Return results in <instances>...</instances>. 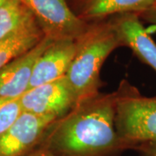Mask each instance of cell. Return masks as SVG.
I'll return each instance as SVG.
<instances>
[{
    "label": "cell",
    "mask_w": 156,
    "mask_h": 156,
    "mask_svg": "<svg viewBox=\"0 0 156 156\" xmlns=\"http://www.w3.org/2000/svg\"><path fill=\"white\" fill-rule=\"evenodd\" d=\"M115 91L81 101L48 128L39 147L55 156H116L126 150L115 130Z\"/></svg>",
    "instance_id": "6da1fadb"
},
{
    "label": "cell",
    "mask_w": 156,
    "mask_h": 156,
    "mask_svg": "<svg viewBox=\"0 0 156 156\" xmlns=\"http://www.w3.org/2000/svg\"><path fill=\"white\" fill-rule=\"evenodd\" d=\"M76 44L75 56L65 77L77 103L100 93L101 67L122 44L111 21L89 23L87 30L76 39Z\"/></svg>",
    "instance_id": "7a4b0ae2"
},
{
    "label": "cell",
    "mask_w": 156,
    "mask_h": 156,
    "mask_svg": "<svg viewBox=\"0 0 156 156\" xmlns=\"http://www.w3.org/2000/svg\"><path fill=\"white\" fill-rule=\"evenodd\" d=\"M115 95V130L126 150L156 142V97L142 95L124 79Z\"/></svg>",
    "instance_id": "3957f363"
},
{
    "label": "cell",
    "mask_w": 156,
    "mask_h": 156,
    "mask_svg": "<svg viewBox=\"0 0 156 156\" xmlns=\"http://www.w3.org/2000/svg\"><path fill=\"white\" fill-rule=\"evenodd\" d=\"M32 11L44 37L53 40L76 39L89 28L70 9L67 0H22Z\"/></svg>",
    "instance_id": "277c9868"
},
{
    "label": "cell",
    "mask_w": 156,
    "mask_h": 156,
    "mask_svg": "<svg viewBox=\"0 0 156 156\" xmlns=\"http://www.w3.org/2000/svg\"><path fill=\"white\" fill-rule=\"evenodd\" d=\"M18 101L22 112L56 120L65 116L76 104L65 76L28 89Z\"/></svg>",
    "instance_id": "5b68a950"
},
{
    "label": "cell",
    "mask_w": 156,
    "mask_h": 156,
    "mask_svg": "<svg viewBox=\"0 0 156 156\" xmlns=\"http://www.w3.org/2000/svg\"><path fill=\"white\" fill-rule=\"evenodd\" d=\"M54 117L22 112L0 135V156H28L38 149Z\"/></svg>",
    "instance_id": "8992f818"
},
{
    "label": "cell",
    "mask_w": 156,
    "mask_h": 156,
    "mask_svg": "<svg viewBox=\"0 0 156 156\" xmlns=\"http://www.w3.org/2000/svg\"><path fill=\"white\" fill-rule=\"evenodd\" d=\"M52 41L54 40L44 37L35 47L0 70V99L17 100L28 90L36 62Z\"/></svg>",
    "instance_id": "52a82bcc"
},
{
    "label": "cell",
    "mask_w": 156,
    "mask_h": 156,
    "mask_svg": "<svg viewBox=\"0 0 156 156\" xmlns=\"http://www.w3.org/2000/svg\"><path fill=\"white\" fill-rule=\"evenodd\" d=\"M76 47V39L52 41L36 62L29 89L64 77L74 59Z\"/></svg>",
    "instance_id": "ba28073f"
},
{
    "label": "cell",
    "mask_w": 156,
    "mask_h": 156,
    "mask_svg": "<svg viewBox=\"0 0 156 156\" xmlns=\"http://www.w3.org/2000/svg\"><path fill=\"white\" fill-rule=\"evenodd\" d=\"M122 46H127L142 62L156 72V44L140 20L138 14L118 15L113 20Z\"/></svg>",
    "instance_id": "9c48e42d"
},
{
    "label": "cell",
    "mask_w": 156,
    "mask_h": 156,
    "mask_svg": "<svg viewBox=\"0 0 156 156\" xmlns=\"http://www.w3.org/2000/svg\"><path fill=\"white\" fill-rule=\"evenodd\" d=\"M154 7L156 0H78L77 16L87 23L97 22L111 15H139Z\"/></svg>",
    "instance_id": "30bf717a"
},
{
    "label": "cell",
    "mask_w": 156,
    "mask_h": 156,
    "mask_svg": "<svg viewBox=\"0 0 156 156\" xmlns=\"http://www.w3.org/2000/svg\"><path fill=\"white\" fill-rule=\"evenodd\" d=\"M30 32L43 31L32 11L22 0H7L0 5V43Z\"/></svg>",
    "instance_id": "8fae6325"
},
{
    "label": "cell",
    "mask_w": 156,
    "mask_h": 156,
    "mask_svg": "<svg viewBox=\"0 0 156 156\" xmlns=\"http://www.w3.org/2000/svg\"><path fill=\"white\" fill-rule=\"evenodd\" d=\"M43 32L17 35L0 43V70L17 56L32 49L44 38Z\"/></svg>",
    "instance_id": "7c38bea8"
},
{
    "label": "cell",
    "mask_w": 156,
    "mask_h": 156,
    "mask_svg": "<svg viewBox=\"0 0 156 156\" xmlns=\"http://www.w3.org/2000/svg\"><path fill=\"white\" fill-rule=\"evenodd\" d=\"M21 113L18 99H0V135L11 127Z\"/></svg>",
    "instance_id": "4fadbf2b"
},
{
    "label": "cell",
    "mask_w": 156,
    "mask_h": 156,
    "mask_svg": "<svg viewBox=\"0 0 156 156\" xmlns=\"http://www.w3.org/2000/svg\"><path fill=\"white\" fill-rule=\"evenodd\" d=\"M134 149L140 152V156H156V142L142 144L136 147Z\"/></svg>",
    "instance_id": "5bb4252c"
},
{
    "label": "cell",
    "mask_w": 156,
    "mask_h": 156,
    "mask_svg": "<svg viewBox=\"0 0 156 156\" xmlns=\"http://www.w3.org/2000/svg\"><path fill=\"white\" fill-rule=\"evenodd\" d=\"M139 17H141L143 19L154 23L156 26V7L140 13L139 14Z\"/></svg>",
    "instance_id": "9a60e30c"
},
{
    "label": "cell",
    "mask_w": 156,
    "mask_h": 156,
    "mask_svg": "<svg viewBox=\"0 0 156 156\" xmlns=\"http://www.w3.org/2000/svg\"><path fill=\"white\" fill-rule=\"evenodd\" d=\"M28 156H55V155L51 154L50 153L47 152V151L43 150V149H40V148H38V149H37L35 152H33L32 154H30Z\"/></svg>",
    "instance_id": "2e32d148"
},
{
    "label": "cell",
    "mask_w": 156,
    "mask_h": 156,
    "mask_svg": "<svg viewBox=\"0 0 156 156\" xmlns=\"http://www.w3.org/2000/svg\"><path fill=\"white\" fill-rule=\"evenodd\" d=\"M5 1H7V0H0V5H2V4L5 3Z\"/></svg>",
    "instance_id": "e0dca14e"
}]
</instances>
